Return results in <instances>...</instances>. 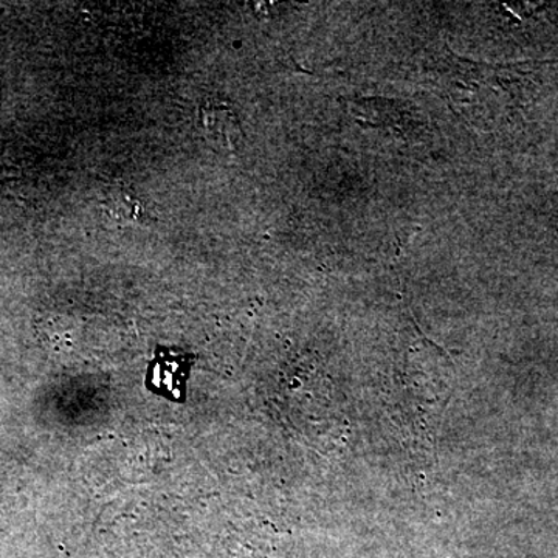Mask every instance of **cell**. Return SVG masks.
I'll use <instances>...</instances> for the list:
<instances>
[{
    "instance_id": "cell-1",
    "label": "cell",
    "mask_w": 558,
    "mask_h": 558,
    "mask_svg": "<svg viewBox=\"0 0 558 558\" xmlns=\"http://www.w3.org/2000/svg\"><path fill=\"white\" fill-rule=\"evenodd\" d=\"M194 360L193 354L180 349L157 347L146 373V388L171 402H185L186 384Z\"/></svg>"
},
{
    "instance_id": "cell-2",
    "label": "cell",
    "mask_w": 558,
    "mask_h": 558,
    "mask_svg": "<svg viewBox=\"0 0 558 558\" xmlns=\"http://www.w3.org/2000/svg\"><path fill=\"white\" fill-rule=\"evenodd\" d=\"M197 130L218 153H234L242 142L236 110L229 102L208 98L197 110Z\"/></svg>"
},
{
    "instance_id": "cell-3",
    "label": "cell",
    "mask_w": 558,
    "mask_h": 558,
    "mask_svg": "<svg viewBox=\"0 0 558 558\" xmlns=\"http://www.w3.org/2000/svg\"><path fill=\"white\" fill-rule=\"evenodd\" d=\"M106 216L119 226H134L146 220V209L131 190L119 186L106 194L102 202Z\"/></svg>"
}]
</instances>
